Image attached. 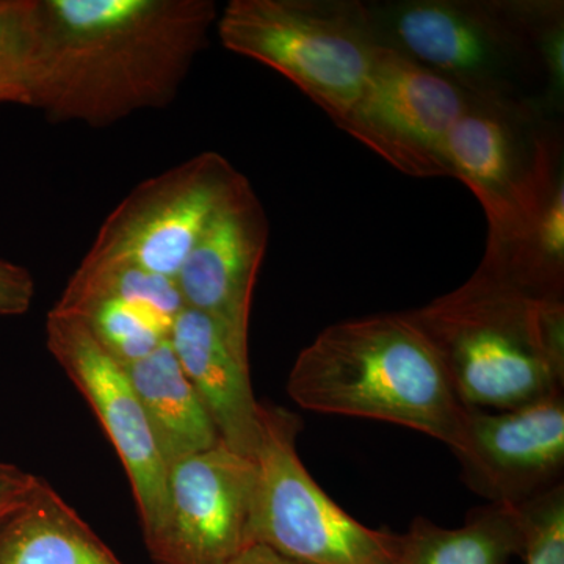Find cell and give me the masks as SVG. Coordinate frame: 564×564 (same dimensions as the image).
<instances>
[{
  "label": "cell",
  "mask_w": 564,
  "mask_h": 564,
  "mask_svg": "<svg viewBox=\"0 0 564 564\" xmlns=\"http://www.w3.org/2000/svg\"><path fill=\"white\" fill-rule=\"evenodd\" d=\"M445 161L485 212L486 247H511L564 185L562 120L532 102L470 98L445 140Z\"/></svg>",
  "instance_id": "8992f818"
},
{
  "label": "cell",
  "mask_w": 564,
  "mask_h": 564,
  "mask_svg": "<svg viewBox=\"0 0 564 564\" xmlns=\"http://www.w3.org/2000/svg\"><path fill=\"white\" fill-rule=\"evenodd\" d=\"M215 25L226 50L280 73L333 121L361 95L380 50L361 0H232Z\"/></svg>",
  "instance_id": "5b68a950"
},
{
  "label": "cell",
  "mask_w": 564,
  "mask_h": 564,
  "mask_svg": "<svg viewBox=\"0 0 564 564\" xmlns=\"http://www.w3.org/2000/svg\"><path fill=\"white\" fill-rule=\"evenodd\" d=\"M166 466L221 443L170 339L124 367Z\"/></svg>",
  "instance_id": "9a60e30c"
},
{
  "label": "cell",
  "mask_w": 564,
  "mask_h": 564,
  "mask_svg": "<svg viewBox=\"0 0 564 564\" xmlns=\"http://www.w3.org/2000/svg\"><path fill=\"white\" fill-rule=\"evenodd\" d=\"M464 484L489 503L521 507L563 485L564 393L507 411L467 408L454 452Z\"/></svg>",
  "instance_id": "7c38bea8"
},
{
  "label": "cell",
  "mask_w": 564,
  "mask_h": 564,
  "mask_svg": "<svg viewBox=\"0 0 564 564\" xmlns=\"http://www.w3.org/2000/svg\"><path fill=\"white\" fill-rule=\"evenodd\" d=\"M0 564H122L43 478L0 522Z\"/></svg>",
  "instance_id": "2e32d148"
},
{
  "label": "cell",
  "mask_w": 564,
  "mask_h": 564,
  "mask_svg": "<svg viewBox=\"0 0 564 564\" xmlns=\"http://www.w3.org/2000/svg\"><path fill=\"white\" fill-rule=\"evenodd\" d=\"M299 415L261 403L248 544L296 564H395L402 534L370 529L334 502L296 451Z\"/></svg>",
  "instance_id": "52a82bcc"
},
{
  "label": "cell",
  "mask_w": 564,
  "mask_h": 564,
  "mask_svg": "<svg viewBox=\"0 0 564 564\" xmlns=\"http://www.w3.org/2000/svg\"><path fill=\"white\" fill-rule=\"evenodd\" d=\"M245 180L221 154L203 152L141 182L110 212L80 265H132L176 280L215 212Z\"/></svg>",
  "instance_id": "ba28073f"
},
{
  "label": "cell",
  "mask_w": 564,
  "mask_h": 564,
  "mask_svg": "<svg viewBox=\"0 0 564 564\" xmlns=\"http://www.w3.org/2000/svg\"><path fill=\"white\" fill-rule=\"evenodd\" d=\"M525 564H564V485L518 507Z\"/></svg>",
  "instance_id": "44dd1931"
},
{
  "label": "cell",
  "mask_w": 564,
  "mask_h": 564,
  "mask_svg": "<svg viewBox=\"0 0 564 564\" xmlns=\"http://www.w3.org/2000/svg\"><path fill=\"white\" fill-rule=\"evenodd\" d=\"M217 20L212 0H36L29 107L91 128L165 109Z\"/></svg>",
  "instance_id": "6da1fadb"
},
{
  "label": "cell",
  "mask_w": 564,
  "mask_h": 564,
  "mask_svg": "<svg viewBox=\"0 0 564 564\" xmlns=\"http://www.w3.org/2000/svg\"><path fill=\"white\" fill-rule=\"evenodd\" d=\"M170 344L221 444L254 458L261 440V403L250 380V362L226 339L217 323L185 307L173 323Z\"/></svg>",
  "instance_id": "5bb4252c"
},
{
  "label": "cell",
  "mask_w": 564,
  "mask_h": 564,
  "mask_svg": "<svg viewBox=\"0 0 564 564\" xmlns=\"http://www.w3.org/2000/svg\"><path fill=\"white\" fill-rule=\"evenodd\" d=\"M47 348L85 397L120 456L139 508L144 543L154 540L169 511V466L131 380L87 323L77 315L50 313Z\"/></svg>",
  "instance_id": "30bf717a"
},
{
  "label": "cell",
  "mask_w": 564,
  "mask_h": 564,
  "mask_svg": "<svg viewBox=\"0 0 564 564\" xmlns=\"http://www.w3.org/2000/svg\"><path fill=\"white\" fill-rule=\"evenodd\" d=\"M35 281L24 267L0 259V315H22L31 311Z\"/></svg>",
  "instance_id": "7402d4cb"
},
{
  "label": "cell",
  "mask_w": 564,
  "mask_h": 564,
  "mask_svg": "<svg viewBox=\"0 0 564 564\" xmlns=\"http://www.w3.org/2000/svg\"><path fill=\"white\" fill-rule=\"evenodd\" d=\"M269 234L265 210L245 180L215 212L176 276L185 307L217 323L247 359L252 292Z\"/></svg>",
  "instance_id": "4fadbf2b"
},
{
  "label": "cell",
  "mask_w": 564,
  "mask_h": 564,
  "mask_svg": "<svg viewBox=\"0 0 564 564\" xmlns=\"http://www.w3.org/2000/svg\"><path fill=\"white\" fill-rule=\"evenodd\" d=\"M254 459L225 444L169 469V511L148 543L158 564H229L248 544Z\"/></svg>",
  "instance_id": "8fae6325"
},
{
  "label": "cell",
  "mask_w": 564,
  "mask_h": 564,
  "mask_svg": "<svg viewBox=\"0 0 564 564\" xmlns=\"http://www.w3.org/2000/svg\"><path fill=\"white\" fill-rule=\"evenodd\" d=\"M39 484L36 475L25 473L14 464L0 463V522L28 502Z\"/></svg>",
  "instance_id": "603a6c76"
},
{
  "label": "cell",
  "mask_w": 564,
  "mask_h": 564,
  "mask_svg": "<svg viewBox=\"0 0 564 564\" xmlns=\"http://www.w3.org/2000/svg\"><path fill=\"white\" fill-rule=\"evenodd\" d=\"M522 543L518 508L489 503L470 511L458 529L415 518L395 564H508L522 554Z\"/></svg>",
  "instance_id": "e0dca14e"
},
{
  "label": "cell",
  "mask_w": 564,
  "mask_h": 564,
  "mask_svg": "<svg viewBox=\"0 0 564 564\" xmlns=\"http://www.w3.org/2000/svg\"><path fill=\"white\" fill-rule=\"evenodd\" d=\"M120 300L139 307L172 332L173 323L185 310L176 280L132 265H79L70 278L55 313H69L90 300Z\"/></svg>",
  "instance_id": "ac0fdd59"
},
{
  "label": "cell",
  "mask_w": 564,
  "mask_h": 564,
  "mask_svg": "<svg viewBox=\"0 0 564 564\" xmlns=\"http://www.w3.org/2000/svg\"><path fill=\"white\" fill-rule=\"evenodd\" d=\"M288 392L313 413L372 419L459 447L467 408L406 313L334 323L293 364Z\"/></svg>",
  "instance_id": "277c9868"
},
{
  "label": "cell",
  "mask_w": 564,
  "mask_h": 564,
  "mask_svg": "<svg viewBox=\"0 0 564 564\" xmlns=\"http://www.w3.org/2000/svg\"><path fill=\"white\" fill-rule=\"evenodd\" d=\"M366 6L380 46L470 98L532 102L560 118L562 0H384Z\"/></svg>",
  "instance_id": "7a4b0ae2"
},
{
  "label": "cell",
  "mask_w": 564,
  "mask_h": 564,
  "mask_svg": "<svg viewBox=\"0 0 564 564\" xmlns=\"http://www.w3.org/2000/svg\"><path fill=\"white\" fill-rule=\"evenodd\" d=\"M229 564H296L263 545H250Z\"/></svg>",
  "instance_id": "cb8c5ba5"
},
{
  "label": "cell",
  "mask_w": 564,
  "mask_h": 564,
  "mask_svg": "<svg viewBox=\"0 0 564 564\" xmlns=\"http://www.w3.org/2000/svg\"><path fill=\"white\" fill-rule=\"evenodd\" d=\"M36 0H0V104L31 106Z\"/></svg>",
  "instance_id": "ffe728a7"
},
{
  "label": "cell",
  "mask_w": 564,
  "mask_h": 564,
  "mask_svg": "<svg viewBox=\"0 0 564 564\" xmlns=\"http://www.w3.org/2000/svg\"><path fill=\"white\" fill-rule=\"evenodd\" d=\"M55 313V311H52ZM87 323L99 344L122 367L147 358L170 339V329L139 307L120 300H90L74 307L69 313Z\"/></svg>",
  "instance_id": "d6986e66"
},
{
  "label": "cell",
  "mask_w": 564,
  "mask_h": 564,
  "mask_svg": "<svg viewBox=\"0 0 564 564\" xmlns=\"http://www.w3.org/2000/svg\"><path fill=\"white\" fill-rule=\"evenodd\" d=\"M469 102L451 82L380 46L361 95L334 122L408 176L451 177L445 140Z\"/></svg>",
  "instance_id": "9c48e42d"
},
{
  "label": "cell",
  "mask_w": 564,
  "mask_h": 564,
  "mask_svg": "<svg viewBox=\"0 0 564 564\" xmlns=\"http://www.w3.org/2000/svg\"><path fill=\"white\" fill-rule=\"evenodd\" d=\"M459 402L507 411L563 393L564 300H541L481 261L473 276L406 311Z\"/></svg>",
  "instance_id": "3957f363"
}]
</instances>
